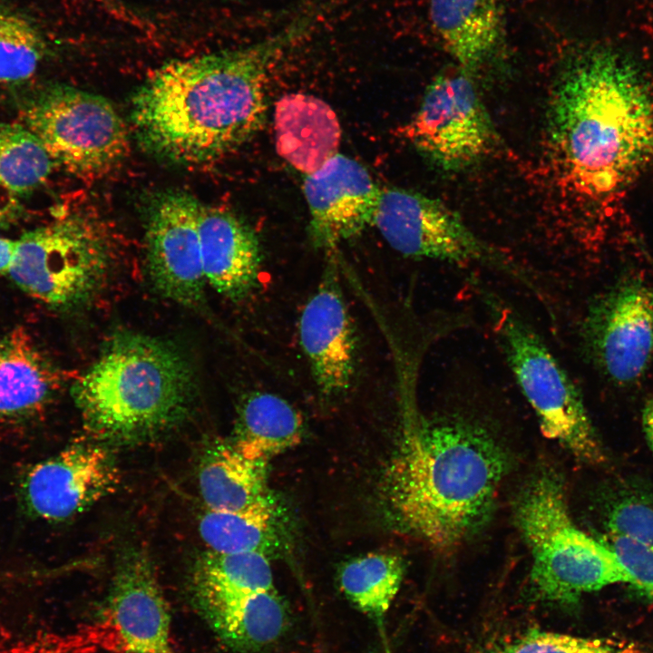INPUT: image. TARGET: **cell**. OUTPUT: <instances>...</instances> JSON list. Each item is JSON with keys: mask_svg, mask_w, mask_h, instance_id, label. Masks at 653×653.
Segmentation results:
<instances>
[{"mask_svg": "<svg viewBox=\"0 0 653 653\" xmlns=\"http://www.w3.org/2000/svg\"><path fill=\"white\" fill-rule=\"evenodd\" d=\"M546 135L573 195L599 204L623 192L653 160V93L642 69L607 46L573 54L554 82Z\"/></svg>", "mask_w": 653, "mask_h": 653, "instance_id": "6da1fadb", "label": "cell"}, {"mask_svg": "<svg viewBox=\"0 0 653 653\" xmlns=\"http://www.w3.org/2000/svg\"><path fill=\"white\" fill-rule=\"evenodd\" d=\"M309 22L303 16L249 46L171 61L154 71L132 102L141 144L161 159L196 164L247 141L263 122L270 65Z\"/></svg>", "mask_w": 653, "mask_h": 653, "instance_id": "7a4b0ae2", "label": "cell"}, {"mask_svg": "<svg viewBox=\"0 0 653 653\" xmlns=\"http://www.w3.org/2000/svg\"><path fill=\"white\" fill-rule=\"evenodd\" d=\"M507 469L501 445L471 419L414 417L387 468L385 498L403 528L450 550L486 521Z\"/></svg>", "mask_w": 653, "mask_h": 653, "instance_id": "3957f363", "label": "cell"}, {"mask_svg": "<svg viewBox=\"0 0 653 653\" xmlns=\"http://www.w3.org/2000/svg\"><path fill=\"white\" fill-rule=\"evenodd\" d=\"M196 392L194 373L167 342L121 333L73 385L85 428L117 443L147 439L185 416Z\"/></svg>", "mask_w": 653, "mask_h": 653, "instance_id": "277c9868", "label": "cell"}, {"mask_svg": "<svg viewBox=\"0 0 653 653\" xmlns=\"http://www.w3.org/2000/svg\"><path fill=\"white\" fill-rule=\"evenodd\" d=\"M516 522L531 556V583L536 599L572 605L587 592L629 583V574L608 543L576 527L559 478L534 477L516 503Z\"/></svg>", "mask_w": 653, "mask_h": 653, "instance_id": "5b68a950", "label": "cell"}, {"mask_svg": "<svg viewBox=\"0 0 653 653\" xmlns=\"http://www.w3.org/2000/svg\"><path fill=\"white\" fill-rule=\"evenodd\" d=\"M494 329L515 381L542 434L575 457L602 464L606 455L581 395L545 342L512 308L492 301Z\"/></svg>", "mask_w": 653, "mask_h": 653, "instance_id": "8992f818", "label": "cell"}, {"mask_svg": "<svg viewBox=\"0 0 653 653\" xmlns=\"http://www.w3.org/2000/svg\"><path fill=\"white\" fill-rule=\"evenodd\" d=\"M22 121L54 163L78 175L108 171L125 155V123L105 98L65 84L44 88L22 109Z\"/></svg>", "mask_w": 653, "mask_h": 653, "instance_id": "52a82bcc", "label": "cell"}, {"mask_svg": "<svg viewBox=\"0 0 653 653\" xmlns=\"http://www.w3.org/2000/svg\"><path fill=\"white\" fill-rule=\"evenodd\" d=\"M107 247L98 227L81 216L60 219L16 239L9 271L31 297L55 308L86 301L107 268Z\"/></svg>", "mask_w": 653, "mask_h": 653, "instance_id": "ba28073f", "label": "cell"}, {"mask_svg": "<svg viewBox=\"0 0 653 653\" xmlns=\"http://www.w3.org/2000/svg\"><path fill=\"white\" fill-rule=\"evenodd\" d=\"M403 131L424 157L445 171L475 165L488 155L495 140L473 74L460 68L432 80Z\"/></svg>", "mask_w": 653, "mask_h": 653, "instance_id": "9c48e42d", "label": "cell"}, {"mask_svg": "<svg viewBox=\"0 0 653 653\" xmlns=\"http://www.w3.org/2000/svg\"><path fill=\"white\" fill-rule=\"evenodd\" d=\"M374 225L397 252L456 265L484 264L522 278L444 202L419 192L382 190Z\"/></svg>", "mask_w": 653, "mask_h": 653, "instance_id": "30bf717a", "label": "cell"}, {"mask_svg": "<svg viewBox=\"0 0 653 653\" xmlns=\"http://www.w3.org/2000/svg\"><path fill=\"white\" fill-rule=\"evenodd\" d=\"M583 335L605 375L619 385L636 382L653 359V288L636 279L605 293L590 306Z\"/></svg>", "mask_w": 653, "mask_h": 653, "instance_id": "8fae6325", "label": "cell"}, {"mask_svg": "<svg viewBox=\"0 0 653 653\" xmlns=\"http://www.w3.org/2000/svg\"><path fill=\"white\" fill-rule=\"evenodd\" d=\"M200 200L182 190L160 192L146 218L147 265L153 286L181 305H198L206 282L198 226Z\"/></svg>", "mask_w": 653, "mask_h": 653, "instance_id": "7c38bea8", "label": "cell"}, {"mask_svg": "<svg viewBox=\"0 0 653 653\" xmlns=\"http://www.w3.org/2000/svg\"><path fill=\"white\" fill-rule=\"evenodd\" d=\"M119 481L117 466L106 449L75 443L29 470L21 484L22 502L29 515L61 521L114 492Z\"/></svg>", "mask_w": 653, "mask_h": 653, "instance_id": "4fadbf2b", "label": "cell"}, {"mask_svg": "<svg viewBox=\"0 0 653 653\" xmlns=\"http://www.w3.org/2000/svg\"><path fill=\"white\" fill-rule=\"evenodd\" d=\"M303 190L317 247L332 249L374 225L382 190L358 161L336 153L306 175Z\"/></svg>", "mask_w": 653, "mask_h": 653, "instance_id": "5bb4252c", "label": "cell"}, {"mask_svg": "<svg viewBox=\"0 0 653 653\" xmlns=\"http://www.w3.org/2000/svg\"><path fill=\"white\" fill-rule=\"evenodd\" d=\"M112 626L130 653H170L171 616L152 561L140 548L118 560L107 600Z\"/></svg>", "mask_w": 653, "mask_h": 653, "instance_id": "9a60e30c", "label": "cell"}, {"mask_svg": "<svg viewBox=\"0 0 653 653\" xmlns=\"http://www.w3.org/2000/svg\"><path fill=\"white\" fill-rule=\"evenodd\" d=\"M298 333L319 389L326 395L347 390L355 375L356 340L334 266L327 267L303 307Z\"/></svg>", "mask_w": 653, "mask_h": 653, "instance_id": "2e32d148", "label": "cell"}, {"mask_svg": "<svg viewBox=\"0 0 653 653\" xmlns=\"http://www.w3.org/2000/svg\"><path fill=\"white\" fill-rule=\"evenodd\" d=\"M198 226L206 282L231 299L247 296L256 287L261 265L253 230L233 213L200 200Z\"/></svg>", "mask_w": 653, "mask_h": 653, "instance_id": "e0dca14e", "label": "cell"}, {"mask_svg": "<svg viewBox=\"0 0 653 653\" xmlns=\"http://www.w3.org/2000/svg\"><path fill=\"white\" fill-rule=\"evenodd\" d=\"M429 19L458 68L471 74L496 54L504 38L497 0H430Z\"/></svg>", "mask_w": 653, "mask_h": 653, "instance_id": "ac0fdd59", "label": "cell"}, {"mask_svg": "<svg viewBox=\"0 0 653 653\" xmlns=\"http://www.w3.org/2000/svg\"><path fill=\"white\" fill-rule=\"evenodd\" d=\"M275 138L278 154L307 175L337 153L341 129L325 102L307 94H288L276 105Z\"/></svg>", "mask_w": 653, "mask_h": 653, "instance_id": "d6986e66", "label": "cell"}, {"mask_svg": "<svg viewBox=\"0 0 653 653\" xmlns=\"http://www.w3.org/2000/svg\"><path fill=\"white\" fill-rule=\"evenodd\" d=\"M195 602L221 641L238 651H259L278 641L288 628L287 608L276 590Z\"/></svg>", "mask_w": 653, "mask_h": 653, "instance_id": "ffe728a7", "label": "cell"}, {"mask_svg": "<svg viewBox=\"0 0 653 653\" xmlns=\"http://www.w3.org/2000/svg\"><path fill=\"white\" fill-rule=\"evenodd\" d=\"M58 375L23 328L0 336V420L29 418L50 403Z\"/></svg>", "mask_w": 653, "mask_h": 653, "instance_id": "44dd1931", "label": "cell"}, {"mask_svg": "<svg viewBox=\"0 0 653 653\" xmlns=\"http://www.w3.org/2000/svg\"><path fill=\"white\" fill-rule=\"evenodd\" d=\"M266 466L267 463L244 457L232 443L211 444L198 470L200 493L207 509L237 511L269 497Z\"/></svg>", "mask_w": 653, "mask_h": 653, "instance_id": "7402d4cb", "label": "cell"}, {"mask_svg": "<svg viewBox=\"0 0 653 653\" xmlns=\"http://www.w3.org/2000/svg\"><path fill=\"white\" fill-rule=\"evenodd\" d=\"M303 420L297 410L282 397L254 393L239 408L232 445L252 461H268L300 443Z\"/></svg>", "mask_w": 653, "mask_h": 653, "instance_id": "603a6c76", "label": "cell"}, {"mask_svg": "<svg viewBox=\"0 0 653 653\" xmlns=\"http://www.w3.org/2000/svg\"><path fill=\"white\" fill-rule=\"evenodd\" d=\"M199 532L216 553L268 551L278 543V516L271 497L237 511L209 510L199 521Z\"/></svg>", "mask_w": 653, "mask_h": 653, "instance_id": "cb8c5ba5", "label": "cell"}, {"mask_svg": "<svg viewBox=\"0 0 653 653\" xmlns=\"http://www.w3.org/2000/svg\"><path fill=\"white\" fill-rule=\"evenodd\" d=\"M404 573L403 560L393 553H369L346 563L338 580L347 599L376 626L389 653L385 619Z\"/></svg>", "mask_w": 653, "mask_h": 653, "instance_id": "d4e9b609", "label": "cell"}, {"mask_svg": "<svg viewBox=\"0 0 653 653\" xmlns=\"http://www.w3.org/2000/svg\"><path fill=\"white\" fill-rule=\"evenodd\" d=\"M195 599H210L274 590L268 556L263 552L208 551L193 573Z\"/></svg>", "mask_w": 653, "mask_h": 653, "instance_id": "484cf974", "label": "cell"}, {"mask_svg": "<svg viewBox=\"0 0 653 653\" xmlns=\"http://www.w3.org/2000/svg\"><path fill=\"white\" fill-rule=\"evenodd\" d=\"M54 161L39 140L24 125L0 121V183L17 195L48 179Z\"/></svg>", "mask_w": 653, "mask_h": 653, "instance_id": "4316f807", "label": "cell"}, {"mask_svg": "<svg viewBox=\"0 0 653 653\" xmlns=\"http://www.w3.org/2000/svg\"><path fill=\"white\" fill-rule=\"evenodd\" d=\"M46 51L45 39L35 24L10 10L0 25V83L32 78Z\"/></svg>", "mask_w": 653, "mask_h": 653, "instance_id": "83f0119b", "label": "cell"}, {"mask_svg": "<svg viewBox=\"0 0 653 653\" xmlns=\"http://www.w3.org/2000/svg\"><path fill=\"white\" fill-rule=\"evenodd\" d=\"M490 653H643L638 647L611 639L589 638L530 629Z\"/></svg>", "mask_w": 653, "mask_h": 653, "instance_id": "f1b7e54d", "label": "cell"}, {"mask_svg": "<svg viewBox=\"0 0 653 653\" xmlns=\"http://www.w3.org/2000/svg\"><path fill=\"white\" fill-rule=\"evenodd\" d=\"M606 517L609 535L653 547V497L622 493L610 503Z\"/></svg>", "mask_w": 653, "mask_h": 653, "instance_id": "f546056e", "label": "cell"}, {"mask_svg": "<svg viewBox=\"0 0 653 653\" xmlns=\"http://www.w3.org/2000/svg\"><path fill=\"white\" fill-rule=\"evenodd\" d=\"M608 544L626 569L629 584L653 599V547L612 535Z\"/></svg>", "mask_w": 653, "mask_h": 653, "instance_id": "4dcf8cb0", "label": "cell"}, {"mask_svg": "<svg viewBox=\"0 0 653 653\" xmlns=\"http://www.w3.org/2000/svg\"><path fill=\"white\" fill-rule=\"evenodd\" d=\"M21 210L18 195L0 183V227L13 222Z\"/></svg>", "mask_w": 653, "mask_h": 653, "instance_id": "1f68e13d", "label": "cell"}, {"mask_svg": "<svg viewBox=\"0 0 653 653\" xmlns=\"http://www.w3.org/2000/svg\"><path fill=\"white\" fill-rule=\"evenodd\" d=\"M16 250V239L0 236V277L9 274Z\"/></svg>", "mask_w": 653, "mask_h": 653, "instance_id": "d6a6232c", "label": "cell"}, {"mask_svg": "<svg viewBox=\"0 0 653 653\" xmlns=\"http://www.w3.org/2000/svg\"><path fill=\"white\" fill-rule=\"evenodd\" d=\"M642 424L646 439L653 453V399L648 400L643 408Z\"/></svg>", "mask_w": 653, "mask_h": 653, "instance_id": "836d02e7", "label": "cell"}, {"mask_svg": "<svg viewBox=\"0 0 653 653\" xmlns=\"http://www.w3.org/2000/svg\"><path fill=\"white\" fill-rule=\"evenodd\" d=\"M10 11L7 7L2 5L0 4V25L2 24L5 17L6 16L7 13Z\"/></svg>", "mask_w": 653, "mask_h": 653, "instance_id": "e575fe53", "label": "cell"}]
</instances>
